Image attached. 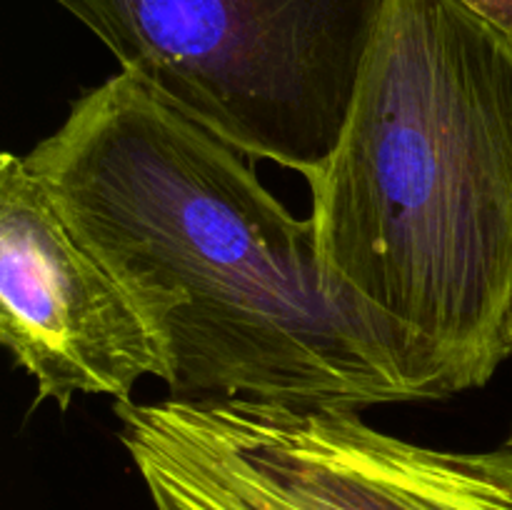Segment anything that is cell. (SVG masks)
Listing matches in <instances>:
<instances>
[{"label": "cell", "mask_w": 512, "mask_h": 510, "mask_svg": "<svg viewBox=\"0 0 512 510\" xmlns=\"http://www.w3.org/2000/svg\"><path fill=\"white\" fill-rule=\"evenodd\" d=\"M510 345H512V320H510Z\"/></svg>", "instance_id": "52a82bcc"}, {"label": "cell", "mask_w": 512, "mask_h": 510, "mask_svg": "<svg viewBox=\"0 0 512 510\" xmlns=\"http://www.w3.org/2000/svg\"><path fill=\"white\" fill-rule=\"evenodd\" d=\"M475 460L488 470L490 475L505 483L512 490V428L508 433V438L493 450H485V453H473Z\"/></svg>", "instance_id": "8992f818"}, {"label": "cell", "mask_w": 512, "mask_h": 510, "mask_svg": "<svg viewBox=\"0 0 512 510\" xmlns=\"http://www.w3.org/2000/svg\"><path fill=\"white\" fill-rule=\"evenodd\" d=\"M113 413L153 510H512L473 453L410 443L360 410L165 398Z\"/></svg>", "instance_id": "277c9868"}, {"label": "cell", "mask_w": 512, "mask_h": 510, "mask_svg": "<svg viewBox=\"0 0 512 510\" xmlns=\"http://www.w3.org/2000/svg\"><path fill=\"white\" fill-rule=\"evenodd\" d=\"M25 160L133 295L173 400L365 410L453 395L410 335L330 288L313 220L255 158L120 70Z\"/></svg>", "instance_id": "6da1fadb"}, {"label": "cell", "mask_w": 512, "mask_h": 510, "mask_svg": "<svg viewBox=\"0 0 512 510\" xmlns=\"http://www.w3.org/2000/svg\"><path fill=\"white\" fill-rule=\"evenodd\" d=\"M255 160L305 180L348 118L385 0H53Z\"/></svg>", "instance_id": "3957f363"}, {"label": "cell", "mask_w": 512, "mask_h": 510, "mask_svg": "<svg viewBox=\"0 0 512 510\" xmlns=\"http://www.w3.org/2000/svg\"><path fill=\"white\" fill-rule=\"evenodd\" d=\"M308 188L330 288L453 395L488 385L512 355V0H385Z\"/></svg>", "instance_id": "7a4b0ae2"}, {"label": "cell", "mask_w": 512, "mask_h": 510, "mask_svg": "<svg viewBox=\"0 0 512 510\" xmlns=\"http://www.w3.org/2000/svg\"><path fill=\"white\" fill-rule=\"evenodd\" d=\"M0 340L33 378L35 405L65 410L75 395L130 403L140 380L165 375L133 295L10 150L0 158Z\"/></svg>", "instance_id": "5b68a950"}]
</instances>
